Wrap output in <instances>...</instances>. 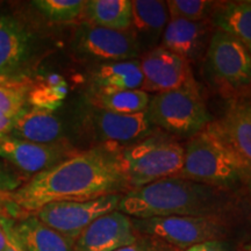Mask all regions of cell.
Instances as JSON below:
<instances>
[{
  "instance_id": "1",
  "label": "cell",
  "mask_w": 251,
  "mask_h": 251,
  "mask_svg": "<svg viewBox=\"0 0 251 251\" xmlns=\"http://www.w3.org/2000/svg\"><path fill=\"white\" fill-rule=\"evenodd\" d=\"M120 149L91 147L33 176L15 192L0 199L5 213L17 220L48 203L87 201L129 192L119 159Z\"/></svg>"
},
{
  "instance_id": "2",
  "label": "cell",
  "mask_w": 251,
  "mask_h": 251,
  "mask_svg": "<svg viewBox=\"0 0 251 251\" xmlns=\"http://www.w3.org/2000/svg\"><path fill=\"white\" fill-rule=\"evenodd\" d=\"M228 202L225 190L170 177L124 194L118 211L134 219L165 216L220 218Z\"/></svg>"
},
{
  "instance_id": "3",
  "label": "cell",
  "mask_w": 251,
  "mask_h": 251,
  "mask_svg": "<svg viewBox=\"0 0 251 251\" xmlns=\"http://www.w3.org/2000/svg\"><path fill=\"white\" fill-rule=\"evenodd\" d=\"M184 165L177 178L227 190L244 180L249 165L229 143L219 122H211L184 147Z\"/></svg>"
},
{
  "instance_id": "4",
  "label": "cell",
  "mask_w": 251,
  "mask_h": 251,
  "mask_svg": "<svg viewBox=\"0 0 251 251\" xmlns=\"http://www.w3.org/2000/svg\"><path fill=\"white\" fill-rule=\"evenodd\" d=\"M184 147L172 137L153 135L120 149L119 159L129 191L164 178L177 177L184 165Z\"/></svg>"
},
{
  "instance_id": "5",
  "label": "cell",
  "mask_w": 251,
  "mask_h": 251,
  "mask_svg": "<svg viewBox=\"0 0 251 251\" xmlns=\"http://www.w3.org/2000/svg\"><path fill=\"white\" fill-rule=\"evenodd\" d=\"M146 115L153 127L176 136L193 137L212 122L196 80L150 96Z\"/></svg>"
},
{
  "instance_id": "6",
  "label": "cell",
  "mask_w": 251,
  "mask_h": 251,
  "mask_svg": "<svg viewBox=\"0 0 251 251\" xmlns=\"http://www.w3.org/2000/svg\"><path fill=\"white\" fill-rule=\"evenodd\" d=\"M76 128L81 137L96 146L126 148L150 136L153 126L146 113L118 114L101 109L86 101L76 115Z\"/></svg>"
},
{
  "instance_id": "7",
  "label": "cell",
  "mask_w": 251,
  "mask_h": 251,
  "mask_svg": "<svg viewBox=\"0 0 251 251\" xmlns=\"http://www.w3.org/2000/svg\"><path fill=\"white\" fill-rule=\"evenodd\" d=\"M133 224L140 235L185 250L209 241H221L226 235L224 222L216 216L133 219Z\"/></svg>"
},
{
  "instance_id": "8",
  "label": "cell",
  "mask_w": 251,
  "mask_h": 251,
  "mask_svg": "<svg viewBox=\"0 0 251 251\" xmlns=\"http://www.w3.org/2000/svg\"><path fill=\"white\" fill-rule=\"evenodd\" d=\"M206 70L213 83L226 92L251 86V54L240 41L214 30L206 51Z\"/></svg>"
},
{
  "instance_id": "9",
  "label": "cell",
  "mask_w": 251,
  "mask_h": 251,
  "mask_svg": "<svg viewBox=\"0 0 251 251\" xmlns=\"http://www.w3.org/2000/svg\"><path fill=\"white\" fill-rule=\"evenodd\" d=\"M122 196L124 194H111L87 201L52 202L43 206L34 215L75 244L94 220L118 211Z\"/></svg>"
},
{
  "instance_id": "10",
  "label": "cell",
  "mask_w": 251,
  "mask_h": 251,
  "mask_svg": "<svg viewBox=\"0 0 251 251\" xmlns=\"http://www.w3.org/2000/svg\"><path fill=\"white\" fill-rule=\"evenodd\" d=\"M72 49L80 58L101 64L137 59L141 55L130 31L112 30L89 23L80 25L75 31Z\"/></svg>"
},
{
  "instance_id": "11",
  "label": "cell",
  "mask_w": 251,
  "mask_h": 251,
  "mask_svg": "<svg viewBox=\"0 0 251 251\" xmlns=\"http://www.w3.org/2000/svg\"><path fill=\"white\" fill-rule=\"evenodd\" d=\"M37 55L35 34L13 15L0 14V76L30 78Z\"/></svg>"
},
{
  "instance_id": "12",
  "label": "cell",
  "mask_w": 251,
  "mask_h": 251,
  "mask_svg": "<svg viewBox=\"0 0 251 251\" xmlns=\"http://www.w3.org/2000/svg\"><path fill=\"white\" fill-rule=\"evenodd\" d=\"M79 150L68 141L51 144H41L5 136L0 140V158L29 179L58 163L74 156Z\"/></svg>"
},
{
  "instance_id": "13",
  "label": "cell",
  "mask_w": 251,
  "mask_h": 251,
  "mask_svg": "<svg viewBox=\"0 0 251 251\" xmlns=\"http://www.w3.org/2000/svg\"><path fill=\"white\" fill-rule=\"evenodd\" d=\"M140 64L143 74L141 90L147 93L179 89L194 80L190 63L161 46L144 52Z\"/></svg>"
},
{
  "instance_id": "14",
  "label": "cell",
  "mask_w": 251,
  "mask_h": 251,
  "mask_svg": "<svg viewBox=\"0 0 251 251\" xmlns=\"http://www.w3.org/2000/svg\"><path fill=\"white\" fill-rule=\"evenodd\" d=\"M140 238L130 216L114 211L94 220L76 240L75 251H115Z\"/></svg>"
},
{
  "instance_id": "15",
  "label": "cell",
  "mask_w": 251,
  "mask_h": 251,
  "mask_svg": "<svg viewBox=\"0 0 251 251\" xmlns=\"http://www.w3.org/2000/svg\"><path fill=\"white\" fill-rule=\"evenodd\" d=\"M211 21H188L170 19L162 36L163 48L194 62L207 51L212 36Z\"/></svg>"
},
{
  "instance_id": "16",
  "label": "cell",
  "mask_w": 251,
  "mask_h": 251,
  "mask_svg": "<svg viewBox=\"0 0 251 251\" xmlns=\"http://www.w3.org/2000/svg\"><path fill=\"white\" fill-rule=\"evenodd\" d=\"M169 17L165 1L158 0H133L131 1L130 34L137 46L144 52L156 48L157 42L162 41ZM143 52V54H144Z\"/></svg>"
},
{
  "instance_id": "17",
  "label": "cell",
  "mask_w": 251,
  "mask_h": 251,
  "mask_svg": "<svg viewBox=\"0 0 251 251\" xmlns=\"http://www.w3.org/2000/svg\"><path fill=\"white\" fill-rule=\"evenodd\" d=\"M7 136L27 142L51 144L68 141L62 121L54 112L28 107L14 119L13 127Z\"/></svg>"
},
{
  "instance_id": "18",
  "label": "cell",
  "mask_w": 251,
  "mask_h": 251,
  "mask_svg": "<svg viewBox=\"0 0 251 251\" xmlns=\"http://www.w3.org/2000/svg\"><path fill=\"white\" fill-rule=\"evenodd\" d=\"M13 230L25 251H75L74 243L34 214L14 220Z\"/></svg>"
},
{
  "instance_id": "19",
  "label": "cell",
  "mask_w": 251,
  "mask_h": 251,
  "mask_svg": "<svg viewBox=\"0 0 251 251\" xmlns=\"http://www.w3.org/2000/svg\"><path fill=\"white\" fill-rule=\"evenodd\" d=\"M211 24L240 41L251 54V1L216 2Z\"/></svg>"
},
{
  "instance_id": "20",
  "label": "cell",
  "mask_w": 251,
  "mask_h": 251,
  "mask_svg": "<svg viewBox=\"0 0 251 251\" xmlns=\"http://www.w3.org/2000/svg\"><path fill=\"white\" fill-rule=\"evenodd\" d=\"M229 143L251 166V105L247 102H231L222 120L218 121Z\"/></svg>"
},
{
  "instance_id": "21",
  "label": "cell",
  "mask_w": 251,
  "mask_h": 251,
  "mask_svg": "<svg viewBox=\"0 0 251 251\" xmlns=\"http://www.w3.org/2000/svg\"><path fill=\"white\" fill-rule=\"evenodd\" d=\"M93 89L103 90H141L143 74L140 59L100 64L94 71Z\"/></svg>"
},
{
  "instance_id": "22",
  "label": "cell",
  "mask_w": 251,
  "mask_h": 251,
  "mask_svg": "<svg viewBox=\"0 0 251 251\" xmlns=\"http://www.w3.org/2000/svg\"><path fill=\"white\" fill-rule=\"evenodd\" d=\"M150 94L142 90L91 89L86 101L96 107L118 114H139L146 112Z\"/></svg>"
},
{
  "instance_id": "23",
  "label": "cell",
  "mask_w": 251,
  "mask_h": 251,
  "mask_svg": "<svg viewBox=\"0 0 251 251\" xmlns=\"http://www.w3.org/2000/svg\"><path fill=\"white\" fill-rule=\"evenodd\" d=\"M87 23L107 29L129 31L131 0H89L84 7Z\"/></svg>"
},
{
  "instance_id": "24",
  "label": "cell",
  "mask_w": 251,
  "mask_h": 251,
  "mask_svg": "<svg viewBox=\"0 0 251 251\" xmlns=\"http://www.w3.org/2000/svg\"><path fill=\"white\" fill-rule=\"evenodd\" d=\"M68 94L67 81L58 75H50L42 83L35 84L28 94L29 107L54 112Z\"/></svg>"
},
{
  "instance_id": "25",
  "label": "cell",
  "mask_w": 251,
  "mask_h": 251,
  "mask_svg": "<svg viewBox=\"0 0 251 251\" xmlns=\"http://www.w3.org/2000/svg\"><path fill=\"white\" fill-rule=\"evenodd\" d=\"M34 7L51 23H71L84 13V0H35Z\"/></svg>"
},
{
  "instance_id": "26",
  "label": "cell",
  "mask_w": 251,
  "mask_h": 251,
  "mask_svg": "<svg viewBox=\"0 0 251 251\" xmlns=\"http://www.w3.org/2000/svg\"><path fill=\"white\" fill-rule=\"evenodd\" d=\"M33 85V79L25 83L0 85V114L14 120L29 107L28 94Z\"/></svg>"
},
{
  "instance_id": "27",
  "label": "cell",
  "mask_w": 251,
  "mask_h": 251,
  "mask_svg": "<svg viewBox=\"0 0 251 251\" xmlns=\"http://www.w3.org/2000/svg\"><path fill=\"white\" fill-rule=\"evenodd\" d=\"M170 19L188 21H208L216 2L207 0H170L165 1Z\"/></svg>"
},
{
  "instance_id": "28",
  "label": "cell",
  "mask_w": 251,
  "mask_h": 251,
  "mask_svg": "<svg viewBox=\"0 0 251 251\" xmlns=\"http://www.w3.org/2000/svg\"><path fill=\"white\" fill-rule=\"evenodd\" d=\"M28 181V178L9 163L0 161V199L15 192Z\"/></svg>"
},
{
  "instance_id": "29",
  "label": "cell",
  "mask_w": 251,
  "mask_h": 251,
  "mask_svg": "<svg viewBox=\"0 0 251 251\" xmlns=\"http://www.w3.org/2000/svg\"><path fill=\"white\" fill-rule=\"evenodd\" d=\"M115 251H175L172 247L150 237H141L136 243Z\"/></svg>"
},
{
  "instance_id": "30",
  "label": "cell",
  "mask_w": 251,
  "mask_h": 251,
  "mask_svg": "<svg viewBox=\"0 0 251 251\" xmlns=\"http://www.w3.org/2000/svg\"><path fill=\"white\" fill-rule=\"evenodd\" d=\"M185 251H230L225 241H209L188 248Z\"/></svg>"
},
{
  "instance_id": "31",
  "label": "cell",
  "mask_w": 251,
  "mask_h": 251,
  "mask_svg": "<svg viewBox=\"0 0 251 251\" xmlns=\"http://www.w3.org/2000/svg\"><path fill=\"white\" fill-rule=\"evenodd\" d=\"M12 218L0 211V251H4L8 244V227Z\"/></svg>"
},
{
  "instance_id": "32",
  "label": "cell",
  "mask_w": 251,
  "mask_h": 251,
  "mask_svg": "<svg viewBox=\"0 0 251 251\" xmlns=\"http://www.w3.org/2000/svg\"><path fill=\"white\" fill-rule=\"evenodd\" d=\"M13 222H14V219H12L11 222H9V227H8V244L4 251H25L23 246H21V243L19 242L17 235H15L13 230Z\"/></svg>"
},
{
  "instance_id": "33",
  "label": "cell",
  "mask_w": 251,
  "mask_h": 251,
  "mask_svg": "<svg viewBox=\"0 0 251 251\" xmlns=\"http://www.w3.org/2000/svg\"><path fill=\"white\" fill-rule=\"evenodd\" d=\"M13 124H14V120H8L6 122H2V124H0V140L4 139L5 136H7L9 131L12 129V127H13Z\"/></svg>"
},
{
  "instance_id": "34",
  "label": "cell",
  "mask_w": 251,
  "mask_h": 251,
  "mask_svg": "<svg viewBox=\"0 0 251 251\" xmlns=\"http://www.w3.org/2000/svg\"><path fill=\"white\" fill-rule=\"evenodd\" d=\"M31 78H23V79H18V78H8V77H2L0 76V85H4V84H19V83H25V81L30 80Z\"/></svg>"
},
{
  "instance_id": "35",
  "label": "cell",
  "mask_w": 251,
  "mask_h": 251,
  "mask_svg": "<svg viewBox=\"0 0 251 251\" xmlns=\"http://www.w3.org/2000/svg\"><path fill=\"white\" fill-rule=\"evenodd\" d=\"M247 183V186L249 188L250 193H251V166L247 169V172H246V176H244V180Z\"/></svg>"
},
{
  "instance_id": "36",
  "label": "cell",
  "mask_w": 251,
  "mask_h": 251,
  "mask_svg": "<svg viewBox=\"0 0 251 251\" xmlns=\"http://www.w3.org/2000/svg\"><path fill=\"white\" fill-rule=\"evenodd\" d=\"M244 251H251V242L248 243L246 247H244Z\"/></svg>"
}]
</instances>
